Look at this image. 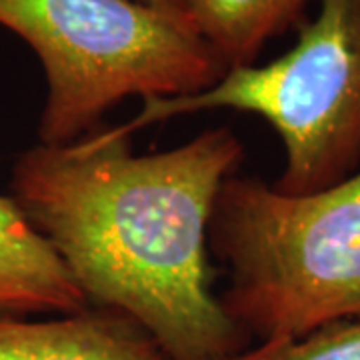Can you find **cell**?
<instances>
[{"instance_id":"obj_1","label":"cell","mask_w":360,"mask_h":360,"mask_svg":"<svg viewBox=\"0 0 360 360\" xmlns=\"http://www.w3.org/2000/svg\"><path fill=\"white\" fill-rule=\"evenodd\" d=\"M240 158L231 129L155 155L104 129L22 153L13 198L90 307L136 322L168 360H226L246 335L210 288L208 236Z\"/></svg>"},{"instance_id":"obj_2","label":"cell","mask_w":360,"mask_h":360,"mask_svg":"<svg viewBox=\"0 0 360 360\" xmlns=\"http://www.w3.org/2000/svg\"><path fill=\"white\" fill-rule=\"evenodd\" d=\"M208 245L226 266L220 295L246 336L290 338L360 319V170L309 194L255 176L220 188Z\"/></svg>"},{"instance_id":"obj_3","label":"cell","mask_w":360,"mask_h":360,"mask_svg":"<svg viewBox=\"0 0 360 360\" xmlns=\"http://www.w3.org/2000/svg\"><path fill=\"white\" fill-rule=\"evenodd\" d=\"M0 26L44 70L40 144L86 136L129 96H188L229 70L186 16L136 0H0Z\"/></svg>"},{"instance_id":"obj_4","label":"cell","mask_w":360,"mask_h":360,"mask_svg":"<svg viewBox=\"0 0 360 360\" xmlns=\"http://www.w3.org/2000/svg\"><path fill=\"white\" fill-rule=\"evenodd\" d=\"M288 51L264 65L229 68L202 92L146 98L120 136L174 116L231 108L264 118L284 146L272 184L284 194L322 191L360 162V0H316Z\"/></svg>"},{"instance_id":"obj_5","label":"cell","mask_w":360,"mask_h":360,"mask_svg":"<svg viewBox=\"0 0 360 360\" xmlns=\"http://www.w3.org/2000/svg\"><path fill=\"white\" fill-rule=\"evenodd\" d=\"M0 360H168L144 328L104 309L51 321L0 319Z\"/></svg>"},{"instance_id":"obj_6","label":"cell","mask_w":360,"mask_h":360,"mask_svg":"<svg viewBox=\"0 0 360 360\" xmlns=\"http://www.w3.org/2000/svg\"><path fill=\"white\" fill-rule=\"evenodd\" d=\"M89 307L51 243L13 196L0 194V319L75 314Z\"/></svg>"},{"instance_id":"obj_7","label":"cell","mask_w":360,"mask_h":360,"mask_svg":"<svg viewBox=\"0 0 360 360\" xmlns=\"http://www.w3.org/2000/svg\"><path fill=\"white\" fill-rule=\"evenodd\" d=\"M182 13L226 68L257 65L270 40L307 20L309 0H180Z\"/></svg>"},{"instance_id":"obj_8","label":"cell","mask_w":360,"mask_h":360,"mask_svg":"<svg viewBox=\"0 0 360 360\" xmlns=\"http://www.w3.org/2000/svg\"><path fill=\"white\" fill-rule=\"evenodd\" d=\"M226 360H360V319L333 322L302 336L260 340Z\"/></svg>"},{"instance_id":"obj_9","label":"cell","mask_w":360,"mask_h":360,"mask_svg":"<svg viewBox=\"0 0 360 360\" xmlns=\"http://www.w3.org/2000/svg\"><path fill=\"white\" fill-rule=\"evenodd\" d=\"M141 4H146L150 8H156V11H162V13H170V14H182V2L180 0H136Z\"/></svg>"}]
</instances>
